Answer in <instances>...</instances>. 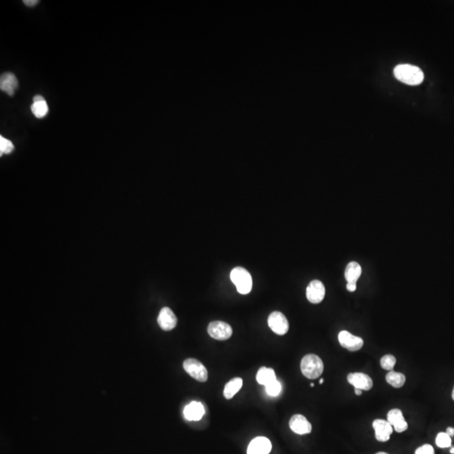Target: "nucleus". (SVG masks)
<instances>
[{
	"mask_svg": "<svg viewBox=\"0 0 454 454\" xmlns=\"http://www.w3.org/2000/svg\"><path fill=\"white\" fill-rule=\"evenodd\" d=\"M289 427L294 433L299 435L309 434L312 431V426L307 419L302 415H294L289 421Z\"/></svg>",
	"mask_w": 454,
	"mask_h": 454,
	"instance_id": "9",
	"label": "nucleus"
},
{
	"mask_svg": "<svg viewBox=\"0 0 454 454\" xmlns=\"http://www.w3.org/2000/svg\"><path fill=\"white\" fill-rule=\"evenodd\" d=\"M347 289L349 292H354L357 289V284L354 283H348L347 284Z\"/></svg>",
	"mask_w": 454,
	"mask_h": 454,
	"instance_id": "28",
	"label": "nucleus"
},
{
	"mask_svg": "<svg viewBox=\"0 0 454 454\" xmlns=\"http://www.w3.org/2000/svg\"><path fill=\"white\" fill-rule=\"evenodd\" d=\"M338 341L343 348L350 352H356L363 348V340L357 336H354L348 331H342L338 334Z\"/></svg>",
	"mask_w": 454,
	"mask_h": 454,
	"instance_id": "7",
	"label": "nucleus"
},
{
	"mask_svg": "<svg viewBox=\"0 0 454 454\" xmlns=\"http://www.w3.org/2000/svg\"><path fill=\"white\" fill-rule=\"evenodd\" d=\"M31 109L32 114L38 119L44 118L49 111L48 104L46 103V99L41 95L34 97Z\"/></svg>",
	"mask_w": 454,
	"mask_h": 454,
	"instance_id": "17",
	"label": "nucleus"
},
{
	"mask_svg": "<svg viewBox=\"0 0 454 454\" xmlns=\"http://www.w3.org/2000/svg\"><path fill=\"white\" fill-rule=\"evenodd\" d=\"M373 427L375 431V437L378 441H387L391 438V435L393 432V428L388 421L378 419L373 421Z\"/></svg>",
	"mask_w": 454,
	"mask_h": 454,
	"instance_id": "13",
	"label": "nucleus"
},
{
	"mask_svg": "<svg viewBox=\"0 0 454 454\" xmlns=\"http://www.w3.org/2000/svg\"><path fill=\"white\" fill-rule=\"evenodd\" d=\"M416 454H435L434 452L433 446L429 445V444H425L423 446H420L416 449Z\"/></svg>",
	"mask_w": 454,
	"mask_h": 454,
	"instance_id": "26",
	"label": "nucleus"
},
{
	"mask_svg": "<svg viewBox=\"0 0 454 454\" xmlns=\"http://www.w3.org/2000/svg\"><path fill=\"white\" fill-rule=\"evenodd\" d=\"M446 433L450 436H454L453 427H447V429H446Z\"/></svg>",
	"mask_w": 454,
	"mask_h": 454,
	"instance_id": "29",
	"label": "nucleus"
},
{
	"mask_svg": "<svg viewBox=\"0 0 454 454\" xmlns=\"http://www.w3.org/2000/svg\"><path fill=\"white\" fill-rule=\"evenodd\" d=\"M450 452H451V453L454 454V447H452V448L450 450Z\"/></svg>",
	"mask_w": 454,
	"mask_h": 454,
	"instance_id": "32",
	"label": "nucleus"
},
{
	"mask_svg": "<svg viewBox=\"0 0 454 454\" xmlns=\"http://www.w3.org/2000/svg\"><path fill=\"white\" fill-rule=\"evenodd\" d=\"M310 386H311V387H314V386H315V384H314V383H310Z\"/></svg>",
	"mask_w": 454,
	"mask_h": 454,
	"instance_id": "35",
	"label": "nucleus"
},
{
	"mask_svg": "<svg viewBox=\"0 0 454 454\" xmlns=\"http://www.w3.org/2000/svg\"><path fill=\"white\" fill-rule=\"evenodd\" d=\"M387 420L391 426H394L396 432H403L408 428V423L404 418L403 413L399 409H393L388 411Z\"/></svg>",
	"mask_w": 454,
	"mask_h": 454,
	"instance_id": "14",
	"label": "nucleus"
},
{
	"mask_svg": "<svg viewBox=\"0 0 454 454\" xmlns=\"http://www.w3.org/2000/svg\"><path fill=\"white\" fill-rule=\"evenodd\" d=\"M265 387H266L267 394L269 396H274H274H279L282 391L281 383L277 379L272 381L271 383H269Z\"/></svg>",
	"mask_w": 454,
	"mask_h": 454,
	"instance_id": "25",
	"label": "nucleus"
},
{
	"mask_svg": "<svg viewBox=\"0 0 454 454\" xmlns=\"http://www.w3.org/2000/svg\"><path fill=\"white\" fill-rule=\"evenodd\" d=\"M231 279L240 294H246L251 292L252 279L246 269L236 267L231 271Z\"/></svg>",
	"mask_w": 454,
	"mask_h": 454,
	"instance_id": "3",
	"label": "nucleus"
},
{
	"mask_svg": "<svg viewBox=\"0 0 454 454\" xmlns=\"http://www.w3.org/2000/svg\"><path fill=\"white\" fill-rule=\"evenodd\" d=\"M271 441L264 436L254 438L247 447V454H269L271 451Z\"/></svg>",
	"mask_w": 454,
	"mask_h": 454,
	"instance_id": "12",
	"label": "nucleus"
},
{
	"mask_svg": "<svg viewBox=\"0 0 454 454\" xmlns=\"http://www.w3.org/2000/svg\"><path fill=\"white\" fill-rule=\"evenodd\" d=\"M451 398H452V400L454 401V388L453 391H452V393H451Z\"/></svg>",
	"mask_w": 454,
	"mask_h": 454,
	"instance_id": "31",
	"label": "nucleus"
},
{
	"mask_svg": "<svg viewBox=\"0 0 454 454\" xmlns=\"http://www.w3.org/2000/svg\"><path fill=\"white\" fill-rule=\"evenodd\" d=\"M242 379L241 378H234L226 383L224 390V396L227 400L233 398V396L241 390L242 386Z\"/></svg>",
	"mask_w": 454,
	"mask_h": 454,
	"instance_id": "20",
	"label": "nucleus"
},
{
	"mask_svg": "<svg viewBox=\"0 0 454 454\" xmlns=\"http://www.w3.org/2000/svg\"><path fill=\"white\" fill-rule=\"evenodd\" d=\"M268 323L270 329L277 335H284L289 331V321L285 315L279 311H274L269 315Z\"/></svg>",
	"mask_w": 454,
	"mask_h": 454,
	"instance_id": "6",
	"label": "nucleus"
},
{
	"mask_svg": "<svg viewBox=\"0 0 454 454\" xmlns=\"http://www.w3.org/2000/svg\"><path fill=\"white\" fill-rule=\"evenodd\" d=\"M39 3L38 0H25L24 4L29 7H33Z\"/></svg>",
	"mask_w": 454,
	"mask_h": 454,
	"instance_id": "27",
	"label": "nucleus"
},
{
	"mask_svg": "<svg viewBox=\"0 0 454 454\" xmlns=\"http://www.w3.org/2000/svg\"><path fill=\"white\" fill-rule=\"evenodd\" d=\"M326 289L322 282L313 280L306 289V297L310 303L319 304L325 298Z\"/></svg>",
	"mask_w": 454,
	"mask_h": 454,
	"instance_id": "8",
	"label": "nucleus"
},
{
	"mask_svg": "<svg viewBox=\"0 0 454 454\" xmlns=\"http://www.w3.org/2000/svg\"><path fill=\"white\" fill-rule=\"evenodd\" d=\"M323 383H324V379H323V378H321V379H320V384H322Z\"/></svg>",
	"mask_w": 454,
	"mask_h": 454,
	"instance_id": "33",
	"label": "nucleus"
},
{
	"mask_svg": "<svg viewBox=\"0 0 454 454\" xmlns=\"http://www.w3.org/2000/svg\"><path fill=\"white\" fill-rule=\"evenodd\" d=\"M300 369L305 377L310 379H315L322 374L324 364L317 355L307 354L302 358Z\"/></svg>",
	"mask_w": 454,
	"mask_h": 454,
	"instance_id": "2",
	"label": "nucleus"
},
{
	"mask_svg": "<svg viewBox=\"0 0 454 454\" xmlns=\"http://www.w3.org/2000/svg\"><path fill=\"white\" fill-rule=\"evenodd\" d=\"M348 383L355 388L362 391H370L373 387V380L369 376L363 373H351L348 375Z\"/></svg>",
	"mask_w": 454,
	"mask_h": 454,
	"instance_id": "10",
	"label": "nucleus"
},
{
	"mask_svg": "<svg viewBox=\"0 0 454 454\" xmlns=\"http://www.w3.org/2000/svg\"><path fill=\"white\" fill-rule=\"evenodd\" d=\"M158 322L163 331H171L177 326L178 319L170 308L163 307L158 315Z\"/></svg>",
	"mask_w": 454,
	"mask_h": 454,
	"instance_id": "11",
	"label": "nucleus"
},
{
	"mask_svg": "<svg viewBox=\"0 0 454 454\" xmlns=\"http://www.w3.org/2000/svg\"><path fill=\"white\" fill-rule=\"evenodd\" d=\"M363 393V391L362 390H359V388H355V394L357 396H361Z\"/></svg>",
	"mask_w": 454,
	"mask_h": 454,
	"instance_id": "30",
	"label": "nucleus"
},
{
	"mask_svg": "<svg viewBox=\"0 0 454 454\" xmlns=\"http://www.w3.org/2000/svg\"><path fill=\"white\" fill-rule=\"evenodd\" d=\"M183 369L188 373L192 378L201 383L206 382L208 379V371L203 363L194 359L188 358L183 362Z\"/></svg>",
	"mask_w": 454,
	"mask_h": 454,
	"instance_id": "4",
	"label": "nucleus"
},
{
	"mask_svg": "<svg viewBox=\"0 0 454 454\" xmlns=\"http://www.w3.org/2000/svg\"><path fill=\"white\" fill-rule=\"evenodd\" d=\"M0 89L10 96H13L18 89V80L12 73H4L0 77Z\"/></svg>",
	"mask_w": 454,
	"mask_h": 454,
	"instance_id": "15",
	"label": "nucleus"
},
{
	"mask_svg": "<svg viewBox=\"0 0 454 454\" xmlns=\"http://www.w3.org/2000/svg\"><path fill=\"white\" fill-rule=\"evenodd\" d=\"M394 74L399 81L407 85H419L424 80V74L421 69L411 64H400L396 66Z\"/></svg>",
	"mask_w": 454,
	"mask_h": 454,
	"instance_id": "1",
	"label": "nucleus"
},
{
	"mask_svg": "<svg viewBox=\"0 0 454 454\" xmlns=\"http://www.w3.org/2000/svg\"><path fill=\"white\" fill-rule=\"evenodd\" d=\"M386 381L388 384L393 386L394 388H401L406 383V376L403 373L390 371V373L386 375Z\"/></svg>",
	"mask_w": 454,
	"mask_h": 454,
	"instance_id": "21",
	"label": "nucleus"
},
{
	"mask_svg": "<svg viewBox=\"0 0 454 454\" xmlns=\"http://www.w3.org/2000/svg\"><path fill=\"white\" fill-rule=\"evenodd\" d=\"M436 444L437 446L441 448H446L451 446V436H448L446 432H440L436 436Z\"/></svg>",
	"mask_w": 454,
	"mask_h": 454,
	"instance_id": "23",
	"label": "nucleus"
},
{
	"mask_svg": "<svg viewBox=\"0 0 454 454\" xmlns=\"http://www.w3.org/2000/svg\"><path fill=\"white\" fill-rule=\"evenodd\" d=\"M232 333L233 332L231 326L224 321H213L210 323L208 327L209 335L216 340H227L231 338Z\"/></svg>",
	"mask_w": 454,
	"mask_h": 454,
	"instance_id": "5",
	"label": "nucleus"
},
{
	"mask_svg": "<svg viewBox=\"0 0 454 454\" xmlns=\"http://www.w3.org/2000/svg\"><path fill=\"white\" fill-rule=\"evenodd\" d=\"M376 454H388L386 453V452H383V451H379V452H377Z\"/></svg>",
	"mask_w": 454,
	"mask_h": 454,
	"instance_id": "34",
	"label": "nucleus"
},
{
	"mask_svg": "<svg viewBox=\"0 0 454 454\" xmlns=\"http://www.w3.org/2000/svg\"><path fill=\"white\" fill-rule=\"evenodd\" d=\"M396 358H395V356L391 355V354L383 356V358H381V367L383 369H385V370L393 371V368L396 365Z\"/></svg>",
	"mask_w": 454,
	"mask_h": 454,
	"instance_id": "24",
	"label": "nucleus"
},
{
	"mask_svg": "<svg viewBox=\"0 0 454 454\" xmlns=\"http://www.w3.org/2000/svg\"><path fill=\"white\" fill-rule=\"evenodd\" d=\"M14 148L15 147L11 141L0 136V155L10 154L13 152Z\"/></svg>",
	"mask_w": 454,
	"mask_h": 454,
	"instance_id": "22",
	"label": "nucleus"
},
{
	"mask_svg": "<svg viewBox=\"0 0 454 454\" xmlns=\"http://www.w3.org/2000/svg\"><path fill=\"white\" fill-rule=\"evenodd\" d=\"M205 407L202 404L193 401L186 406L183 411L185 418L188 421H200L205 415Z\"/></svg>",
	"mask_w": 454,
	"mask_h": 454,
	"instance_id": "16",
	"label": "nucleus"
},
{
	"mask_svg": "<svg viewBox=\"0 0 454 454\" xmlns=\"http://www.w3.org/2000/svg\"><path fill=\"white\" fill-rule=\"evenodd\" d=\"M362 274V268L358 263L351 262L345 269V279L348 283L357 284Z\"/></svg>",
	"mask_w": 454,
	"mask_h": 454,
	"instance_id": "18",
	"label": "nucleus"
},
{
	"mask_svg": "<svg viewBox=\"0 0 454 454\" xmlns=\"http://www.w3.org/2000/svg\"><path fill=\"white\" fill-rule=\"evenodd\" d=\"M256 381L262 385L266 386L272 381L277 379L276 374L273 368L262 367L259 368L258 372L256 373Z\"/></svg>",
	"mask_w": 454,
	"mask_h": 454,
	"instance_id": "19",
	"label": "nucleus"
}]
</instances>
